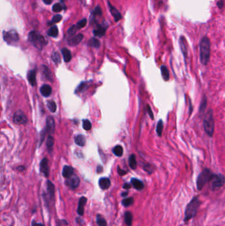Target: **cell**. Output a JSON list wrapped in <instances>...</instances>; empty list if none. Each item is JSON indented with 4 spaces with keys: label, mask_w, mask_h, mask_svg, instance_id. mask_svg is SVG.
Here are the masks:
<instances>
[{
    "label": "cell",
    "mask_w": 225,
    "mask_h": 226,
    "mask_svg": "<svg viewBox=\"0 0 225 226\" xmlns=\"http://www.w3.org/2000/svg\"><path fill=\"white\" fill-rule=\"evenodd\" d=\"M40 170L45 177H49V166H48V160L44 158L40 164Z\"/></svg>",
    "instance_id": "cell-11"
},
{
    "label": "cell",
    "mask_w": 225,
    "mask_h": 226,
    "mask_svg": "<svg viewBox=\"0 0 225 226\" xmlns=\"http://www.w3.org/2000/svg\"><path fill=\"white\" fill-rule=\"evenodd\" d=\"M180 46L182 50V54L185 58L187 57L188 56V42L186 41V39L185 38L184 36H181L180 38Z\"/></svg>",
    "instance_id": "cell-14"
},
{
    "label": "cell",
    "mask_w": 225,
    "mask_h": 226,
    "mask_svg": "<svg viewBox=\"0 0 225 226\" xmlns=\"http://www.w3.org/2000/svg\"><path fill=\"white\" fill-rule=\"evenodd\" d=\"M55 129L54 119L52 116L48 117L46 120V130L49 133H53Z\"/></svg>",
    "instance_id": "cell-18"
},
{
    "label": "cell",
    "mask_w": 225,
    "mask_h": 226,
    "mask_svg": "<svg viewBox=\"0 0 225 226\" xmlns=\"http://www.w3.org/2000/svg\"><path fill=\"white\" fill-rule=\"evenodd\" d=\"M46 193H45L43 195L44 200L48 205L50 202L54 199L55 195V186L51 181L47 180L46 183Z\"/></svg>",
    "instance_id": "cell-8"
},
{
    "label": "cell",
    "mask_w": 225,
    "mask_h": 226,
    "mask_svg": "<svg viewBox=\"0 0 225 226\" xmlns=\"http://www.w3.org/2000/svg\"><path fill=\"white\" fill-rule=\"evenodd\" d=\"M17 170H19V171H23V170H25V167L23 166H20L17 168Z\"/></svg>",
    "instance_id": "cell-53"
},
{
    "label": "cell",
    "mask_w": 225,
    "mask_h": 226,
    "mask_svg": "<svg viewBox=\"0 0 225 226\" xmlns=\"http://www.w3.org/2000/svg\"><path fill=\"white\" fill-rule=\"evenodd\" d=\"M54 146V138L51 136H49L47 140V147L50 150H52Z\"/></svg>",
    "instance_id": "cell-41"
},
{
    "label": "cell",
    "mask_w": 225,
    "mask_h": 226,
    "mask_svg": "<svg viewBox=\"0 0 225 226\" xmlns=\"http://www.w3.org/2000/svg\"><path fill=\"white\" fill-rule=\"evenodd\" d=\"M87 83H85V82H83L81 85H80V86H79V87H77V89H76V92H81L84 89H85V88H87Z\"/></svg>",
    "instance_id": "cell-45"
},
{
    "label": "cell",
    "mask_w": 225,
    "mask_h": 226,
    "mask_svg": "<svg viewBox=\"0 0 225 226\" xmlns=\"http://www.w3.org/2000/svg\"><path fill=\"white\" fill-rule=\"evenodd\" d=\"M88 45L91 46V47L98 48L100 47V42H99V40L98 39H96L95 38H92L89 40V41L88 42Z\"/></svg>",
    "instance_id": "cell-28"
},
{
    "label": "cell",
    "mask_w": 225,
    "mask_h": 226,
    "mask_svg": "<svg viewBox=\"0 0 225 226\" xmlns=\"http://www.w3.org/2000/svg\"><path fill=\"white\" fill-rule=\"evenodd\" d=\"M52 60L55 64H59L61 62V57H60V55L58 52H54L53 55H52Z\"/></svg>",
    "instance_id": "cell-40"
},
{
    "label": "cell",
    "mask_w": 225,
    "mask_h": 226,
    "mask_svg": "<svg viewBox=\"0 0 225 226\" xmlns=\"http://www.w3.org/2000/svg\"><path fill=\"white\" fill-rule=\"evenodd\" d=\"M129 164L130 166L132 169H135L137 167V161L135 155L132 154L130 155L129 158Z\"/></svg>",
    "instance_id": "cell-32"
},
{
    "label": "cell",
    "mask_w": 225,
    "mask_h": 226,
    "mask_svg": "<svg viewBox=\"0 0 225 226\" xmlns=\"http://www.w3.org/2000/svg\"><path fill=\"white\" fill-rule=\"evenodd\" d=\"M75 142L79 146H84L86 143L85 136L83 135H78L75 138Z\"/></svg>",
    "instance_id": "cell-24"
},
{
    "label": "cell",
    "mask_w": 225,
    "mask_h": 226,
    "mask_svg": "<svg viewBox=\"0 0 225 226\" xmlns=\"http://www.w3.org/2000/svg\"><path fill=\"white\" fill-rule=\"evenodd\" d=\"M163 128H164V124H163L162 120H160L159 121V122H158V123H157V125H156V133H157V134H158L159 136H162Z\"/></svg>",
    "instance_id": "cell-29"
},
{
    "label": "cell",
    "mask_w": 225,
    "mask_h": 226,
    "mask_svg": "<svg viewBox=\"0 0 225 226\" xmlns=\"http://www.w3.org/2000/svg\"><path fill=\"white\" fill-rule=\"evenodd\" d=\"M127 195H128V192H122V196H123V197L127 196Z\"/></svg>",
    "instance_id": "cell-54"
},
{
    "label": "cell",
    "mask_w": 225,
    "mask_h": 226,
    "mask_svg": "<svg viewBox=\"0 0 225 226\" xmlns=\"http://www.w3.org/2000/svg\"><path fill=\"white\" fill-rule=\"evenodd\" d=\"M106 33V28H104L101 26H98L96 29L93 31V34L95 37H102V36L105 35Z\"/></svg>",
    "instance_id": "cell-22"
},
{
    "label": "cell",
    "mask_w": 225,
    "mask_h": 226,
    "mask_svg": "<svg viewBox=\"0 0 225 226\" xmlns=\"http://www.w3.org/2000/svg\"><path fill=\"white\" fill-rule=\"evenodd\" d=\"M32 226H45V225L41 223H37L35 221H33V222H32Z\"/></svg>",
    "instance_id": "cell-48"
},
{
    "label": "cell",
    "mask_w": 225,
    "mask_h": 226,
    "mask_svg": "<svg viewBox=\"0 0 225 226\" xmlns=\"http://www.w3.org/2000/svg\"><path fill=\"white\" fill-rule=\"evenodd\" d=\"M108 6H109L110 7V13L112 15V16H113V17L115 20V21H118L120 19H122V15L121 13H120V12L118 11V10L116 9V8H115L114 7L112 6L111 4L110 3H108Z\"/></svg>",
    "instance_id": "cell-17"
},
{
    "label": "cell",
    "mask_w": 225,
    "mask_h": 226,
    "mask_svg": "<svg viewBox=\"0 0 225 226\" xmlns=\"http://www.w3.org/2000/svg\"><path fill=\"white\" fill-rule=\"evenodd\" d=\"M96 171H97L98 173H102L103 171V167L102 166H100V165H98L97 167V169H96Z\"/></svg>",
    "instance_id": "cell-51"
},
{
    "label": "cell",
    "mask_w": 225,
    "mask_h": 226,
    "mask_svg": "<svg viewBox=\"0 0 225 226\" xmlns=\"http://www.w3.org/2000/svg\"><path fill=\"white\" fill-rule=\"evenodd\" d=\"M62 55L63 56L64 61H65L66 62H70V60H71V52L67 49V48H62Z\"/></svg>",
    "instance_id": "cell-23"
},
{
    "label": "cell",
    "mask_w": 225,
    "mask_h": 226,
    "mask_svg": "<svg viewBox=\"0 0 225 226\" xmlns=\"http://www.w3.org/2000/svg\"><path fill=\"white\" fill-rule=\"evenodd\" d=\"M114 154L118 157H121L123 155V148L120 146H116L113 149Z\"/></svg>",
    "instance_id": "cell-33"
},
{
    "label": "cell",
    "mask_w": 225,
    "mask_h": 226,
    "mask_svg": "<svg viewBox=\"0 0 225 226\" xmlns=\"http://www.w3.org/2000/svg\"><path fill=\"white\" fill-rule=\"evenodd\" d=\"M83 128L85 129V130H90L92 128L91 123L89 120H83Z\"/></svg>",
    "instance_id": "cell-38"
},
{
    "label": "cell",
    "mask_w": 225,
    "mask_h": 226,
    "mask_svg": "<svg viewBox=\"0 0 225 226\" xmlns=\"http://www.w3.org/2000/svg\"><path fill=\"white\" fill-rule=\"evenodd\" d=\"M77 30H79V29L76 25L71 26L67 31V35H69L70 37H73V36H75L76 32L77 31Z\"/></svg>",
    "instance_id": "cell-36"
},
{
    "label": "cell",
    "mask_w": 225,
    "mask_h": 226,
    "mask_svg": "<svg viewBox=\"0 0 225 226\" xmlns=\"http://www.w3.org/2000/svg\"><path fill=\"white\" fill-rule=\"evenodd\" d=\"M87 23V19H83L79 22H78L76 25H77V27L79 29H82V28L85 27L86 26Z\"/></svg>",
    "instance_id": "cell-42"
},
{
    "label": "cell",
    "mask_w": 225,
    "mask_h": 226,
    "mask_svg": "<svg viewBox=\"0 0 225 226\" xmlns=\"http://www.w3.org/2000/svg\"><path fill=\"white\" fill-rule=\"evenodd\" d=\"M13 120L16 124H25L27 122V118L21 111H18L14 114Z\"/></svg>",
    "instance_id": "cell-9"
},
{
    "label": "cell",
    "mask_w": 225,
    "mask_h": 226,
    "mask_svg": "<svg viewBox=\"0 0 225 226\" xmlns=\"http://www.w3.org/2000/svg\"><path fill=\"white\" fill-rule=\"evenodd\" d=\"M131 183L133 185V187L136 189L138 190V191H141L142 189L144 188V184L143 183L142 181H141L139 179H137L135 178L131 179Z\"/></svg>",
    "instance_id": "cell-21"
},
{
    "label": "cell",
    "mask_w": 225,
    "mask_h": 226,
    "mask_svg": "<svg viewBox=\"0 0 225 226\" xmlns=\"http://www.w3.org/2000/svg\"><path fill=\"white\" fill-rule=\"evenodd\" d=\"M160 70H161V74L162 78L164 80L168 81L170 79V74H169V71H168V68L165 66H162L160 67Z\"/></svg>",
    "instance_id": "cell-26"
},
{
    "label": "cell",
    "mask_w": 225,
    "mask_h": 226,
    "mask_svg": "<svg viewBox=\"0 0 225 226\" xmlns=\"http://www.w3.org/2000/svg\"><path fill=\"white\" fill-rule=\"evenodd\" d=\"M83 38V35L82 34H78L77 35L73 36L71 37L69 40H68V44L70 46H77L80 42H81V40Z\"/></svg>",
    "instance_id": "cell-12"
},
{
    "label": "cell",
    "mask_w": 225,
    "mask_h": 226,
    "mask_svg": "<svg viewBox=\"0 0 225 226\" xmlns=\"http://www.w3.org/2000/svg\"><path fill=\"white\" fill-rule=\"evenodd\" d=\"M147 112L148 113V115H149V116L151 117V119H154L153 113H152V111L151 108L149 105H147Z\"/></svg>",
    "instance_id": "cell-46"
},
{
    "label": "cell",
    "mask_w": 225,
    "mask_h": 226,
    "mask_svg": "<svg viewBox=\"0 0 225 226\" xmlns=\"http://www.w3.org/2000/svg\"><path fill=\"white\" fill-rule=\"evenodd\" d=\"M210 182V188L212 191H217L221 188L225 183L224 177L221 174L212 175Z\"/></svg>",
    "instance_id": "cell-6"
},
{
    "label": "cell",
    "mask_w": 225,
    "mask_h": 226,
    "mask_svg": "<svg viewBox=\"0 0 225 226\" xmlns=\"http://www.w3.org/2000/svg\"><path fill=\"white\" fill-rule=\"evenodd\" d=\"M42 73H46V74L45 75V77H46V78L47 79H49V80L52 81L51 74H50V70H48V68L45 66H42Z\"/></svg>",
    "instance_id": "cell-37"
},
{
    "label": "cell",
    "mask_w": 225,
    "mask_h": 226,
    "mask_svg": "<svg viewBox=\"0 0 225 226\" xmlns=\"http://www.w3.org/2000/svg\"><path fill=\"white\" fill-rule=\"evenodd\" d=\"M62 9H63V7L59 3H55L53 5V7H52V10H53V11L55 12V13H58V12H60L62 10Z\"/></svg>",
    "instance_id": "cell-43"
},
{
    "label": "cell",
    "mask_w": 225,
    "mask_h": 226,
    "mask_svg": "<svg viewBox=\"0 0 225 226\" xmlns=\"http://www.w3.org/2000/svg\"><path fill=\"white\" fill-rule=\"evenodd\" d=\"M79 183L80 179L76 175H73L70 178L66 179V184L68 187L73 190L79 187Z\"/></svg>",
    "instance_id": "cell-10"
},
{
    "label": "cell",
    "mask_w": 225,
    "mask_h": 226,
    "mask_svg": "<svg viewBox=\"0 0 225 226\" xmlns=\"http://www.w3.org/2000/svg\"><path fill=\"white\" fill-rule=\"evenodd\" d=\"M74 175V170L71 166L66 165L64 166L62 171V175L66 179H68Z\"/></svg>",
    "instance_id": "cell-16"
},
{
    "label": "cell",
    "mask_w": 225,
    "mask_h": 226,
    "mask_svg": "<svg viewBox=\"0 0 225 226\" xmlns=\"http://www.w3.org/2000/svg\"><path fill=\"white\" fill-rule=\"evenodd\" d=\"M201 201L198 196H195L193 198L192 200L190 201L186 208L184 215V221L187 223L189 220H190L198 213V210L200 206Z\"/></svg>",
    "instance_id": "cell-2"
},
{
    "label": "cell",
    "mask_w": 225,
    "mask_h": 226,
    "mask_svg": "<svg viewBox=\"0 0 225 226\" xmlns=\"http://www.w3.org/2000/svg\"><path fill=\"white\" fill-rule=\"evenodd\" d=\"M42 1L45 4H46V5H50V4L52 3V0H42Z\"/></svg>",
    "instance_id": "cell-52"
},
{
    "label": "cell",
    "mask_w": 225,
    "mask_h": 226,
    "mask_svg": "<svg viewBox=\"0 0 225 226\" xmlns=\"http://www.w3.org/2000/svg\"><path fill=\"white\" fill-rule=\"evenodd\" d=\"M213 174L209 169H205L199 175L197 179V187L201 191L208 182H209Z\"/></svg>",
    "instance_id": "cell-5"
},
{
    "label": "cell",
    "mask_w": 225,
    "mask_h": 226,
    "mask_svg": "<svg viewBox=\"0 0 225 226\" xmlns=\"http://www.w3.org/2000/svg\"><path fill=\"white\" fill-rule=\"evenodd\" d=\"M223 5H224V2H223V0H220L219 2H218V3H217V6L219 8H220V9H221V8L223 7Z\"/></svg>",
    "instance_id": "cell-49"
},
{
    "label": "cell",
    "mask_w": 225,
    "mask_h": 226,
    "mask_svg": "<svg viewBox=\"0 0 225 226\" xmlns=\"http://www.w3.org/2000/svg\"><path fill=\"white\" fill-rule=\"evenodd\" d=\"M110 180L108 178L106 177H103V178H100L98 181V184L100 188L102 190H107L110 187Z\"/></svg>",
    "instance_id": "cell-15"
},
{
    "label": "cell",
    "mask_w": 225,
    "mask_h": 226,
    "mask_svg": "<svg viewBox=\"0 0 225 226\" xmlns=\"http://www.w3.org/2000/svg\"><path fill=\"white\" fill-rule=\"evenodd\" d=\"M3 40L9 45H14L19 40V35L15 30H10L9 31H3Z\"/></svg>",
    "instance_id": "cell-7"
},
{
    "label": "cell",
    "mask_w": 225,
    "mask_h": 226,
    "mask_svg": "<svg viewBox=\"0 0 225 226\" xmlns=\"http://www.w3.org/2000/svg\"><path fill=\"white\" fill-rule=\"evenodd\" d=\"M27 78L29 83L32 86H36L37 81H36V71L34 70H30L29 71L27 75Z\"/></svg>",
    "instance_id": "cell-20"
},
{
    "label": "cell",
    "mask_w": 225,
    "mask_h": 226,
    "mask_svg": "<svg viewBox=\"0 0 225 226\" xmlns=\"http://www.w3.org/2000/svg\"><path fill=\"white\" fill-rule=\"evenodd\" d=\"M118 174H119L120 176H123V175H125L126 174V173H127V171H126L123 170V169H120V168L118 167Z\"/></svg>",
    "instance_id": "cell-47"
},
{
    "label": "cell",
    "mask_w": 225,
    "mask_h": 226,
    "mask_svg": "<svg viewBox=\"0 0 225 226\" xmlns=\"http://www.w3.org/2000/svg\"><path fill=\"white\" fill-rule=\"evenodd\" d=\"M62 19V17L61 15H59V14L55 15L54 16L53 18H52V21L49 23V24H50V25H53V24L59 23L60 21H61Z\"/></svg>",
    "instance_id": "cell-39"
},
{
    "label": "cell",
    "mask_w": 225,
    "mask_h": 226,
    "mask_svg": "<svg viewBox=\"0 0 225 226\" xmlns=\"http://www.w3.org/2000/svg\"><path fill=\"white\" fill-rule=\"evenodd\" d=\"M204 130L208 136L212 137L215 132V120L213 112L211 109L209 111L204 117L203 120Z\"/></svg>",
    "instance_id": "cell-4"
},
{
    "label": "cell",
    "mask_w": 225,
    "mask_h": 226,
    "mask_svg": "<svg viewBox=\"0 0 225 226\" xmlns=\"http://www.w3.org/2000/svg\"><path fill=\"white\" fill-rule=\"evenodd\" d=\"M123 188L124 189H126V190L130 189V188H131V184H130L129 183H125V184H123Z\"/></svg>",
    "instance_id": "cell-50"
},
{
    "label": "cell",
    "mask_w": 225,
    "mask_h": 226,
    "mask_svg": "<svg viewBox=\"0 0 225 226\" xmlns=\"http://www.w3.org/2000/svg\"><path fill=\"white\" fill-rule=\"evenodd\" d=\"M48 35L51 37H56L58 35V29L56 26H52L48 31Z\"/></svg>",
    "instance_id": "cell-27"
},
{
    "label": "cell",
    "mask_w": 225,
    "mask_h": 226,
    "mask_svg": "<svg viewBox=\"0 0 225 226\" xmlns=\"http://www.w3.org/2000/svg\"><path fill=\"white\" fill-rule=\"evenodd\" d=\"M52 88L50 86L48 85H43V86L41 88V94L45 97H48L52 94Z\"/></svg>",
    "instance_id": "cell-19"
},
{
    "label": "cell",
    "mask_w": 225,
    "mask_h": 226,
    "mask_svg": "<svg viewBox=\"0 0 225 226\" xmlns=\"http://www.w3.org/2000/svg\"><path fill=\"white\" fill-rule=\"evenodd\" d=\"M207 99L206 97L205 96L202 100V102H201L200 107H199V112L201 113V114L203 113L205 111V108L207 107Z\"/></svg>",
    "instance_id": "cell-31"
},
{
    "label": "cell",
    "mask_w": 225,
    "mask_h": 226,
    "mask_svg": "<svg viewBox=\"0 0 225 226\" xmlns=\"http://www.w3.org/2000/svg\"><path fill=\"white\" fill-rule=\"evenodd\" d=\"M124 221L127 226H131L133 221V216L130 212H126L124 214Z\"/></svg>",
    "instance_id": "cell-25"
},
{
    "label": "cell",
    "mask_w": 225,
    "mask_h": 226,
    "mask_svg": "<svg viewBox=\"0 0 225 226\" xmlns=\"http://www.w3.org/2000/svg\"><path fill=\"white\" fill-rule=\"evenodd\" d=\"M87 202V199L86 197H81L80 198V199L79 200V203H78V207L77 212V213L81 216H83L84 214V208H85V206Z\"/></svg>",
    "instance_id": "cell-13"
},
{
    "label": "cell",
    "mask_w": 225,
    "mask_h": 226,
    "mask_svg": "<svg viewBox=\"0 0 225 226\" xmlns=\"http://www.w3.org/2000/svg\"><path fill=\"white\" fill-rule=\"evenodd\" d=\"M200 60L204 66L207 65L209 62L211 57V42L207 37H204L200 42L199 44Z\"/></svg>",
    "instance_id": "cell-1"
},
{
    "label": "cell",
    "mask_w": 225,
    "mask_h": 226,
    "mask_svg": "<svg viewBox=\"0 0 225 226\" xmlns=\"http://www.w3.org/2000/svg\"><path fill=\"white\" fill-rule=\"evenodd\" d=\"M96 224L98 226H106L107 225L106 220L100 214H98L96 216Z\"/></svg>",
    "instance_id": "cell-30"
},
{
    "label": "cell",
    "mask_w": 225,
    "mask_h": 226,
    "mask_svg": "<svg viewBox=\"0 0 225 226\" xmlns=\"http://www.w3.org/2000/svg\"><path fill=\"white\" fill-rule=\"evenodd\" d=\"M122 204L125 207L130 206L134 204V198L130 197V198H127V199H123L122 201Z\"/></svg>",
    "instance_id": "cell-34"
},
{
    "label": "cell",
    "mask_w": 225,
    "mask_h": 226,
    "mask_svg": "<svg viewBox=\"0 0 225 226\" xmlns=\"http://www.w3.org/2000/svg\"><path fill=\"white\" fill-rule=\"evenodd\" d=\"M28 40L34 47L40 50H42L44 46L47 44L45 38L36 31L30 32L28 36Z\"/></svg>",
    "instance_id": "cell-3"
},
{
    "label": "cell",
    "mask_w": 225,
    "mask_h": 226,
    "mask_svg": "<svg viewBox=\"0 0 225 226\" xmlns=\"http://www.w3.org/2000/svg\"><path fill=\"white\" fill-rule=\"evenodd\" d=\"M47 106L49 108V110L52 112H54L56 111V109H57V106H56V104L53 100H49L47 103Z\"/></svg>",
    "instance_id": "cell-35"
},
{
    "label": "cell",
    "mask_w": 225,
    "mask_h": 226,
    "mask_svg": "<svg viewBox=\"0 0 225 226\" xmlns=\"http://www.w3.org/2000/svg\"><path fill=\"white\" fill-rule=\"evenodd\" d=\"M92 15H102V10L101 8H100L99 6L96 7L95 9L93 10L92 13Z\"/></svg>",
    "instance_id": "cell-44"
}]
</instances>
